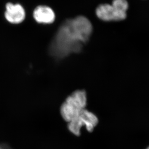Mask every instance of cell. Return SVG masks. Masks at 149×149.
<instances>
[{
    "mask_svg": "<svg viewBox=\"0 0 149 149\" xmlns=\"http://www.w3.org/2000/svg\"><path fill=\"white\" fill-rule=\"evenodd\" d=\"M87 97L85 91L79 90L72 93L66 98L60 108L61 115L65 122L69 123L86 109Z\"/></svg>",
    "mask_w": 149,
    "mask_h": 149,
    "instance_id": "7a4b0ae2",
    "label": "cell"
},
{
    "mask_svg": "<svg viewBox=\"0 0 149 149\" xmlns=\"http://www.w3.org/2000/svg\"><path fill=\"white\" fill-rule=\"evenodd\" d=\"M97 17L105 22H117L126 19V13L120 11L111 4L104 3L99 5L96 9Z\"/></svg>",
    "mask_w": 149,
    "mask_h": 149,
    "instance_id": "277c9868",
    "label": "cell"
},
{
    "mask_svg": "<svg viewBox=\"0 0 149 149\" xmlns=\"http://www.w3.org/2000/svg\"><path fill=\"white\" fill-rule=\"evenodd\" d=\"M98 123L96 115L85 109L75 118L68 123V128L71 133L79 136L81 134V129L84 127L88 132H92Z\"/></svg>",
    "mask_w": 149,
    "mask_h": 149,
    "instance_id": "3957f363",
    "label": "cell"
},
{
    "mask_svg": "<svg viewBox=\"0 0 149 149\" xmlns=\"http://www.w3.org/2000/svg\"><path fill=\"white\" fill-rule=\"evenodd\" d=\"M111 5L119 11L125 13H126L129 6L127 0H113Z\"/></svg>",
    "mask_w": 149,
    "mask_h": 149,
    "instance_id": "52a82bcc",
    "label": "cell"
},
{
    "mask_svg": "<svg viewBox=\"0 0 149 149\" xmlns=\"http://www.w3.org/2000/svg\"><path fill=\"white\" fill-rule=\"evenodd\" d=\"M146 149H149V147H148V148H147Z\"/></svg>",
    "mask_w": 149,
    "mask_h": 149,
    "instance_id": "ba28073f",
    "label": "cell"
},
{
    "mask_svg": "<svg viewBox=\"0 0 149 149\" xmlns=\"http://www.w3.org/2000/svg\"><path fill=\"white\" fill-rule=\"evenodd\" d=\"M33 16L38 23L43 24H51L55 19V15L53 10L45 6H39L36 7L33 11Z\"/></svg>",
    "mask_w": 149,
    "mask_h": 149,
    "instance_id": "8992f818",
    "label": "cell"
},
{
    "mask_svg": "<svg viewBox=\"0 0 149 149\" xmlns=\"http://www.w3.org/2000/svg\"><path fill=\"white\" fill-rule=\"evenodd\" d=\"M93 32L90 21L78 16L63 22L56 32L49 47L50 55L57 60L79 53L89 40Z\"/></svg>",
    "mask_w": 149,
    "mask_h": 149,
    "instance_id": "6da1fadb",
    "label": "cell"
},
{
    "mask_svg": "<svg viewBox=\"0 0 149 149\" xmlns=\"http://www.w3.org/2000/svg\"><path fill=\"white\" fill-rule=\"evenodd\" d=\"M4 17L6 20L13 24H19L25 17L24 9L20 4L7 3L6 4Z\"/></svg>",
    "mask_w": 149,
    "mask_h": 149,
    "instance_id": "5b68a950",
    "label": "cell"
}]
</instances>
